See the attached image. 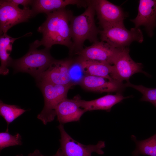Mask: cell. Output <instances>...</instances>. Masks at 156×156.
I'll return each instance as SVG.
<instances>
[{
  "label": "cell",
  "mask_w": 156,
  "mask_h": 156,
  "mask_svg": "<svg viewBox=\"0 0 156 156\" xmlns=\"http://www.w3.org/2000/svg\"><path fill=\"white\" fill-rule=\"evenodd\" d=\"M22 137L18 133L14 135L10 134L8 131L0 133V150L10 146L21 145Z\"/></svg>",
  "instance_id": "obj_22"
},
{
  "label": "cell",
  "mask_w": 156,
  "mask_h": 156,
  "mask_svg": "<svg viewBox=\"0 0 156 156\" xmlns=\"http://www.w3.org/2000/svg\"><path fill=\"white\" fill-rule=\"evenodd\" d=\"M120 48H115L107 43L97 41L75 54L84 60L96 61L112 65Z\"/></svg>",
  "instance_id": "obj_9"
},
{
  "label": "cell",
  "mask_w": 156,
  "mask_h": 156,
  "mask_svg": "<svg viewBox=\"0 0 156 156\" xmlns=\"http://www.w3.org/2000/svg\"><path fill=\"white\" fill-rule=\"evenodd\" d=\"M55 111L57 120L63 125L79 121L87 112L80 107L75 98L64 100L58 105Z\"/></svg>",
  "instance_id": "obj_14"
},
{
  "label": "cell",
  "mask_w": 156,
  "mask_h": 156,
  "mask_svg": "<svg viewBox=\"0 0 156 156\" xmlns=\"http://www.w3.org/2000/svg\"><path fill=\"white\" fill-rule=\"evenodd\" d=\"M8 3L18 7L19 5H22L23 8H29V5H32L34 0H6Z\"/></svg>",
  "instance_id": "obj_23"
},
{
  "label": "cell",
  "mask_w": 156,
  "mask_h": 156,
  "mask_svg": "<svg viewBox=\"0 0 156 156\" xmlns=\"http://www.w3.org/2000/svg\"><path fill=\"white\" fill-rule=\"evenodd\" d=\"M129 50L127 47L121 48L113 63V69L111 75L112 78L118 82H127L135 74L141 73H147L142 70V64L134 61L129 54Z\"/></svg>",
  "instance_id": "obj_7"
},
{
  "label": "cell",
  "mask_w": 156,
  "mask_h": 156,
  "mask_svg": "<svg viewBox=\"0 0 156 156\" xmlns=\"http://www.w3.org/2000/svg\"><path fill=\"white\" fill-rule=\"evenodd\" d=\"M88 4V0H36L33 1L31 9L36 16L40 13H45L47 14L65 8L70 5H76L80 7L87 8Z\"/></svg>",
  "instance_id": "obj_16"
},
{
  "label": "cell",
  "mask_w": 156,
  "mask_h": 156,
  "mask_svg": "<svg viewBox=\"0 0 156 156\" xmlns=\"http://www.w3.org/2000/svg\"><path fill=\"white\" fill-rule=\"evenodd\" d=\"M130 97H125L121 92H117L115 94H107L90 101L81 100L78 97L75 98L80 107L87 112L97 110L109 112L114 105Z\"/></svg>",
  "instance_id": "obj_15"
},
{
  "label": "cell",
  "mask_w": 156,
  "mask_h": 156,
  "mask_svg": "<svg viewBox=\"0 0 156 156\" xmlns=\"http://www.w3.org/2000/svg\"><path fill=\"white\" fill-rule=\"evenodd\" d=\"M26 111L17 105L5 103L0 100V115L7 123L6 131H8V125L10 123Z\"/></svg>",
  "instance_id": "obj_20"
},
{
  "label": "cell",
  "mask_w": 156,
  "mask_h": 156,
  "mask_svg": "<svg viewBox=\"0 0 156 156\" xmlns=\"http://www.w3.org/2000/svg\"><path fill=\"white\" fill-rule=\"evenodd\" d=\"M125 85L126 87L133 88L142 94L141 101L149 102L156 107V88H150L142 85H135L131 83L129 81L127 82Z\"/></svg>",
  "instance_id": "obj_21"
},
{
  "label": "cell",
  "mask_w": 156,
  "mask_h": 156,
  "mask_svg": "<svg viewBox=\"0 0 156 156\" xmlns=\"http://www.w3.org/2000/svg\"><path fill=\"white\" fill-rule=\"evenodd\" d=\"M79 84L87 90L101 93L121 92L126 87L123 82L87 75L84 76Z\"/></svg>",
  "instance_id": "obj_13"
},
{
  "label": "cell",
  "mask_w": 156,
  "mask_h": 156,
  "mask_svg": "<svg viewBox=\"0 0 156 156\" xmlns=\"http://www.w3.org/2000/svg\"><path fill=\"white\" fill-rule=\"evenodd\" d=\"M132 140L136 144V148L132 152L133 156L140 155L156 156V133L149 138L138 140L134 135L131 136Z\"/></svg>",
  "instance_id": "obj_19"
},
{
  "label": "cell",
  "mask_w": 156,
  "mask_h": 156,
  "mask_svg": "<svg viewBox=\"0 0 156 156\" xmlns=\"http://www.w3.org/2000/svg\"><path fill=\"white\" fill-rule=\"evenodd\" d=\"M103 28L123 23L125 15L120 6L106 0H92Z\"/></svg>",
  "instance_id": "obj_10"
},
{
  "label": "cell",
  "mask_w": 156,
  "mask_h": 156,
  "mask_svg": "<svg viewBox=\"0 0 156 156\" xmlns=\"http://www.w3.org/2000/svg\"><path fill=\"white\" fill-rule=\"evenodd\" d=\"M101 41L115 48L127 47L134 41L142 43L144 40L142 32L139 28L129 30L123 23L103 28L100 31Z\"/></svg>",
  "instance_id": "obj_5"
},
{
  "label": "cell",
  "mask_w": 156,
  "mask_h": 156,
  "mask_svg": "<svg viewBox=\"0 0 156 156\" xmlns=\"http://www.w3.org/2000/svg\"><path fill=\"white\" fill-rule=\"evenodd\" d=\"M31 44L28 52L21 58L13 61L12 65L16 72L28 73L37 79L55 60L51 56L50 49L38 50Z\"/></svg>",
  "instance_id": "obj_3"
},
{
  "label": "cell",
  "mask_w": 156,
  "mask_h": 156,
  "mask_svg": "<svg viewBox=\"0 0 156 156\" xmlns=\"http://www.w3.org/2000/svg\"><path fill=\"white\" fill-rule=\"evenodd\" d=\"M78 59L85 75L101 77L111 81L114 80L111 76L113 65L103 62L85 60L79 57Z\"/></svg>",
  "instance_id": "obj_17"
},
{
  "label": "cell",
  "mask_w": 156,
  "mask_h": 156,
  "mask_svg": "<svg viewBox=\"0 0 156 156\" xmlns=\"http://www.w3.org/2000/svg\"><path fill=\"white\" fill-rule=\"evenodd\" d=\"M16 156H23L22 154L17 155ZM28 156H45L42 154L39 150H36L32 153H29Z\"/></svg>",
  "instance_id": "obj_24"
},
{
  "label": "cell",
  "mask_w": 156,
  "mask_h": 156,
  "mask_svg": "<svg viewBox=\"0 0 156 156\" xmlns=\"http://www.w3.org/2000/svg\"><path fill=\"white\" fill-rule=\"evenodd\" d=\"M47 15L46 20L38 29L42 34V39L31 44L37 48L42 45L49 49L54 45H63L68 47L71 53L73 43L70 21L73 16L72 13L64 8Z\"/></svg>",
  "instance_id": "obj_1"
},
{
  "label": "cell",
  "mask_w": 156,
  "mask_h": 156,
  "mask_svg": "<svg viewBox=\"0 0 156 156\" xmlns=\"http://www.w3.org/2000/svg\"><path fill=\"white\" fill-rule=\"evenodd\" d=\"M130 20L136 28L144 26L149 36H152L156 27V0H140L138 14Z\"/></svg>",
  "instance_id": "obj_12"
},
{
  "label": "cell",
  "mask_w": 156,
  "mask_h": 156,
  "mask_svg": "<svg viewBox=\"0 0 156 156\" xmlns=\"http://www.w3.org/2000/svg\"><path fill=\"white\" fill-rule=\"evenodd\" d=\"M60 133V139L63 156H92L95 152L102 155L104 153L102 149L105 147V141H99L96 144L84 145L77 141L65 130L63 124L57 126Z\"/></svg>",
  "instance_id": "obj_6"
},
{
  "label": "cell",
  "mask_w": 156,
  "mask_h": 156,
  "mask_svg": "<svg viewBox=\"0 0 156 156\" xmlns=\"http://www.w3.org/2000/svg\"><path fill=\"white\" fill-rule=\"evenodd\" d=\"M35 15L29 8L21 9L6 1H0V35L6 33L14 25L27 22Z\"/></svg>",
  "instance_id": "obj_8"
},
{
  "label": "cell",
  "mask_w": 156,
  "mask_h": 156,
  "mask_svg": "<svg viewBox=\"0 0 156 156\" xmlns=\"http://www.w3.org/2000/svg\"><path fill=\"white\" fill-rule=\"evenodd\" d=\"M95 13L92 1L88 0V5L84 12L72 17L70 21L73 43L71 53L74 51L75 53L83 49L84 42L86 40L93 43L98 41L97 36L100 31L95 24Z\"/></svg>",
  "instance_id": "obj_2"
},
{
  "label": "cell",
  "mask_w": 156,
  "mask_h": 156,
  "mask_svg": "<svg viewBox=\"0 0 156 156\" xmlns=\"http://www.w3.org/2000/svg\"><path fill=\"white\" fill-rule=\"evenodd\" d=\"M71 61L70 60H54L47 70L36 79L38 82L73 85L70 74Z\"/></svg>",
  "instance_id": "obj_11"
},
{
  "label": "cell",
  "mask_w": 156,
  "mask_h": 156,
  "mask_svg": "<svg viewBox=\"0 0 156 156\" xmlns=\"http://www.w3.org/2000/svg\"><path fill=\"white\" fill-rule=\"evenodd\" d=\"M29 33L24 36L18 38H12L6 33L0 36V59L1 65L0 73L5 75L8 74L9 70L8 67L12 65L13 60L10 56L12 50V45L14 41L19 38L27 36Z\"/></svg>",
  "instance_id": "obj_18"
},
{
  "label": "cell",
  "mask_w": 156,
  "mask_h": 156,
  "mask_svg": "<svg viewBox=\"0 0 156 156\" xmlns=\"http://www.w3.org/2000/svg\"><path fill=\"white\" fill-rule=\"evenodd\" d=\"M44 99V106L37 118L46 125L56 116L55 110L61 102L67 98L68 91L73 85H59L46 82H38Z\"/></svg>",
  "instance_id": "obj_4"
}]
</instances>
